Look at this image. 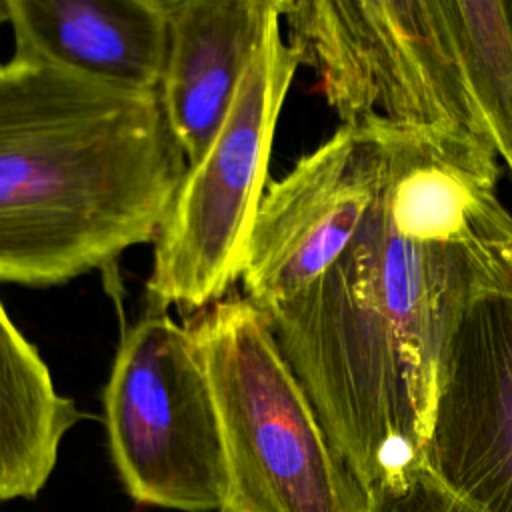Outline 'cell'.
Returning <instances> with one entry per match:
<instances>
[{
  "mask_svg": "<svg viewBox=\"0 0 512 512\" xmlns=\"http://www.w3.org/2000/svg\"><path fill=\"white\" fill-rule=\"evenodd\" d=\"M102 402L110 458L134 502L220 512L226 498L222 426L186 324L148 302L122 334Z\"/></svg>",
  "mask_w": 512,
  "mask_h": 512,
  "instance_id": "6",
  "label": "cell"
},
{
  "mask_svg": "<svg viewBox=\"0 0 512 512\" xmlns=\"http://www.w3.org/2000/svg\"><path fill=\"white\" fill-rule=\"evenodd\" d=\"M428 462L486 512H512V268L448 348Z\"/></svg>",
  "mask_w": 512,
  "mask_h": 512,
  "instance_id": "8",
  "label": "cell"
},
{
  "mask_svg": "<svg viewBox=\"0 0 512 512\" xmlns=\"http://www.w3.org/2000/svg\"><path fill=\"white\" fill-rule=\"evenodd\" d=\"M14 54L130 92H158L168 52L164 0H4Z\"/></svg>",
  "mask_w": 512,
  "mask_h": 512,
  "instance_id": "10",
  "label": "cell"
},
{
  "mask_svg": "<svg viewBox=\"0 0 512 512\" xmlns=\"http://www.w3.org/2000/svg\"><path fill=\"white\" fill-rule=\"evenodd\" d=\"M84 418L0 300V502L34 500L56 468L64 436Z\"/></svg>",
  "mask_w": 512,
  "mask_h": 512,
  "instance_id": "11",
  "label": "cell"
},
{
  "mask_svg": "<svg viewBox=\"0 0 512 512\" xmlns=\"http://www.w3.org/2000/svg\"><path fill=\"white\" fill-rule=\"evenodd\" d=\"M364 512H486L428 462L404 480L366 492Z\"/></svg>",
  "mask_w": 512,
  "mask_h": 512,
  "instance_id": "13",
  "label": "cell"
},
{
  "mask_svg": "<svg viewBox=\"0 0 512 512\" xmlns=\"http://www.w3.org/2000/svg\"><path fill=\"white\" fill-rule=\"evenodd\" d=\"M282 10L268 20L220 132L188 166L154 240L146 294L160 308L202 312L240 280L276 124L300 66L282 38Z\"/></svg>",
  "mask_w": 512,
  "mask_h": 512,
  "instance_id": "5",
  "label": "cell"
},
{
  "mask_svg": "<svg viewBox=\"0 0 512 512\" xmlns=\"http://www.w3.org/2000/svg\"><path fill=\"white\" fill-rule=\"evenodd\" d=\"M4 22H8V14H6V4H4V0H0V26H2Z\"/></svg>",
  "mask_w": 512,
  "mask_h": 512,
  "instance_id": "14",
  "label": "cell"
},
{
  "mask_svg": "<svg viewBox=\"0 0 512 512\" xmlns=\"http://www.w3.org/2000/svg\"><path fill=\"white\" fill-rule=\"evenodd\" d=\"M284 0H164L160 102L188 166L220 132L268 20Z\"/></svg>",
  "mask_w": 512,
  "mask_h": 512,
  "instance_id": "9",
  "label": "cell"
},
{
  "mask_svg": "<svg viewBox=\"0 0 512 512\" xmlns=\"http://www.w3.org/2000/svg\"><path fill=\"white\" fill-rule=\"evenodd\" d=\"M442 6L488 142L512 174V0Z\"/></svg>",
  "mask_w": 512,
  "mask_h": 512,
  "instance_id": "12",
  "label": "cell"
},
{
  "mask_svg": "<svg viewBox=\"0 0 512 512\" xmlns=\"http://www.w3.org/2000/svg\"><path fill=\"white\" fill-rule=\"evenodd\" d=\"M208 374L226 456L220 512H364L270 324L242 292L186 322Z\"/></svg>",
  "mask_w": 512,
  "mask_h": 512,
  "instance_id": "3",
  "label": "cell"
},
{
  "mask_svg": "<svg viewBox=\"0 0 512 512\" xmlns=\"http://www.w3.org/2000/svg\"><path fill=\"white\" fill-rule=\"evenodd\" d=\"M282 20L340 124L382 118L490 144L442 0H284Z\"/></svg>",
  "mask_w": 512,
  "mask_h": 512,
  "instance_id": "4",
  "label": "cell"
},
{
  "mask_svg": "<svg viewBox=\"0 0 512 512\" xmlns=\"http://www.w3.org/2000/svg\"><path fill=\"white\" fill-rule=\"evenodd\" d=\"M382 174L380 118H366L340 124L268 182L244 252L242 294L264 312L316 280L360 230Z\"/></svg>",
  "mask_w": 512,
  "mask_h": 512,
  "instance_id": "7",
  "label": "cell"
},
{
  "mask_svg": "<svg viewBox=\"0 0 512 512\" xmlns=\"http://www.w3.org/2000/svg\"><path fill=\"white\" fill-rule=\"evenodd\" d=\"M186 170L158 92L0 60V282L60 286L154 242Z\"/></svg>",
  "mask_w": 512,
  "mask_h": 512,
  "instance_id": "2",
  "label": "cell"
},
{
  "mask_svg": "<svg viewBox=\"0 0 512 512\" xmlns=\"http://www.w3.org/2000/svg\"><path fill=\"white\" fill-rule=\"evenodd\" d=\"M380 130L384 174L360 230L316 280L262 312L364 494L428 464L448 348L512 268L492 146L382 118Z\"/></svg>",
  "mask_w": 512,
  "mask_h": 512,
  "instance_id": "1",
  "label": "cell"
}]
</instances>
